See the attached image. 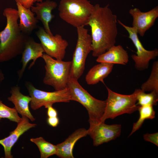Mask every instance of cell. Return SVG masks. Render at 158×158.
Returning <instances> with one entry per match:
<instances>
[{
    "label": "cell",
    "mask_w": 158,
    "mask_h": 158,
    "mask_svg": "<svg viewBox=\"0 0 158 158\" xmlns=\"http://www.w3.org/2000/svg\"><path fill=\"white\" fill-rule=\"evenodd\" d=\"M152 105L138 106V110L139 111V117L137 122L134 123L131 133V135L138 130L141 126L145 120L152 119L155 117V111Z\"/></svg>",
    "instance_id": "obj_21"
},
{
    "label": "cell",
    "mask_w": 158,
    "mask_h": 158,
    "mask_svg": "<svg viewBox=\"0 0 158 158\" xmlns=\"http://www.w3.org/2000/svg\"><path fill=\"white\" fill-rule=\"evenodd\" d=\"M114 65L100 63L94 66L86 75L85 80L87 84L93 85L100 81L104 83V79L112 71Z\"/></svg>",
    "instance_id": "obj_20"
},
{
    "label": "cell",
    "mask_w": 158,
    "mask_h": 158,
    "mask_svg": "<svg viewBox=\"0 0 158 158\" xmlns=\"http://www.w3.org/2000/svg\"><path fill=\"white\" fill-rule=\"evenodd\" d=\"M47 121L48 125L54 127H56L59 122V119L58 116L48 117Z\"/></svg>",
    "instance_id": "obj_28"
},
{
    "label": "cell",
    "mask_w": 158,
    "mask_h": 158,
    "mask_svg": "<svg viewBox=\"0 0 158 158\" xmlns=\"http://www.w3.org/2000/svg\"><path fill=\"white\" fill-rule=\"evenodd\" d=\"M52 104H49L45 107V108L47 109V114L48 117L57 116V111L52 107Z\"/></svg>",
    "instance_id": "obj_27"
},
{
    "label": "cell",
    "mask_w": 158,
    "mask_h": 158,
    "mask_svg": "<svg viewBox=\"0 0 158 158\" xmlns=\"http://www.w3.org/2000/svg\"><path fill=\"white\" fill-rule=\"evenodd\" d=\"M3 14L6 18V24L0 32V62L9 61L22 54L29 37L19 28L17 10L7 8Z\"/></svg>",
    "instance_id": "obj_2"
},
{
    "label": "cell",
    "mask_w": 158,
    "mask_h": 158,
    "mask_svg": "<svg viewBox=\"0 0 158 158\" xmlns=\"http://www.w3.org/2000/svg\"><path fill=\"white\" fill-rule=\"evenodd\" d=\"M30 141L35 144L39 148L41 158H47L56 154V145L46 141L41 137L31 138Z\"/></svg>",
    "instance_id": "obj_22"
},
{
    "label": "cell",
    "mask_w": 158,
    "mask_h": 158,
    "mask_svg": "<svg viewBox=\"0 0 158 158\" xmlns=\"http://www.w3.org/2000/svg\"><path fill=\"white\" fill-rule=\"evenodd\" d=\"M44 51L41 44L36 42L32 38L29 37L22 53L21 68L18 72V79L22 77L26 66L29 61L32 60L29 68L34 65L36 60L40 57H42Z\"/></svg>",
    "instance_id": "obj_13"
},
{
    "label": "cell",
    "mask_w": 158,
    "mask_h": 158,
    "mask_svg": "<svg viewBox=\"0 0 158 158\" xmlns=\"http://www.w3.org/2000/svg\"><path fill=\"white\" fill-rule=\"evenodd\" d=\"M44 49V53L55 59L63 60L66 53L68 43L59 34L51 35L40 27L36 32Z\"/></svg>",
    "instance_id": "obj_10"
},
{
    "label": "cell",
    "mask_w": 158,
    "mask_h": 158,
    "mask_svg": "<svg viewBox=\"0 0 158 158\" xmlns=\"http://www.w3.org/2000/svg\"><path fill=\"white\" fill-rule=\"evenodd\" d=\"M104 122H100L96 124H90V127L87 130L88 135L92 139L94 146H97L115 140L121 134V125H109Z\"/></svg>",
    "instance_id": "obj_11"
},
{
    "label": "cell",
    "mask_w": 158,
    "mask_h": 158,
    "mask_svg": "<svg viewBox=\"0 0 158 158\" xmlns=\"http://www.w3.org/2000/svg\"><path fill=\"white\" fill-rule=\"evenodd\" d=\"M142 91H154L158 93V61L154 62L152 65L150 75L147 80L141 86Z\"/></svg>",
    "instance_id": "obj_23"
},
{
    "label": "cell",
    "mask_w": 158,
    "mask_h": 158,
    "mask_svg": "<svg viewBox=\"0 0 158 158\" xmlns=\"http://www.w3.org/2000/svg\"><path fill=\"white\" fill-rule=\"evenodd\" d=\"M4 79V74L1 70L0 69V81H2Z\"/></svg>",
    "instance_id": "obj_30"
},
{
    "label": "cell",
    "mask_w": 158,
    "mask_h": 158,
    "mask_svg": "<svg viewBox=\"0 0 158 158\" xmlns=\"http://www.w3.org/2000/svg\"><path fill=\"white\" fill-rule=\"evenodd\" d=\"M118 22L127 31L129 38L136 49V54H134L131 56L135 62V68L139 71L146 69L149 67L150 61L155 59L158 56V49H155L151 50H146L140 41L138 34L135 28L125 25L119 20H118Z\"/></svg>",
    "instance_id": "obj_9"
},
{
    "label": "cell",
    "mask_w": 158,
    "mask_h": 158,
    "mask_svg": "<svg viewBox=\"0 0 158 158\" xmlns=\"http://www.w3.org/2000/svg\"><path fill=\"white\" fill-rule=\"evenodd\" d=\"M88 135L87 130L85 128L76 130L64 141L56 145V155L61 158H74L73 150L76 142Z\"/></svg>",
    "instance_id": "obj_17"
},
{
    "label": "cell",
    "mask_w": 158,
    "mask_h": 158,
    "mask_svg": "<svg viewBox=\"0 0 158 158\" xmlns=\"http://www.w3.org/2000/svg\"><path fill=\"white\" fill-rule=\"evenodd\" d=\"M143 138L145 140L150 142L157 146H158V133L152 134L146 133L144 135Z\"/></svg>",
    "instance_id": "obj_26"
},
{
    "label": "cell",
    "mask_w": 158,
    "mask_h": 158,
    "mask_svg": "<svg viewBox=\"0 0 158 158\" xmlns=\"http://www.w3.org/2000/svg\"><path fill=\"white\" fill-rule=\"evenodd\" d=\"M27 8H30L33 6L35 0H15Z\"/></svg>",
    "instance_id": "obj_29"
},
{
    "label": "cell",
    "mask_w": 158,
    "mask_h": 158,
    "mask_svg": "<svg viewBox=\"0 0 158 158\" xmlns=\"http://www.w3.org/2000/svg\"><path fill=\"white\" fill-rule=\"evenodd\" d=\"M17 124L16 128L10 133L9 136L0 140V144L4 147L6 158L13 157L11 154V148L19 138L25 132L37 125L30 123L29 118L25 116H22L21 120Z\"/></svg>",
    "instance_id": "obj_14"
},
{
    "label": "cell",
    "mask_w": 158,
    "mask_h": 158,
    "mask_svg": "<svg viewBox=\"0 0 158 158\" xmlns=\"http://www.w3.org/2000/svg\"><path fill=\"white\" fill-rule=\"evenodd\" d=\"M129 13L133 19L132 27L135 29L138 34L143 37L146 31L154 25L158 18V6L146 12H142L139 9L135 8L130 9Z\"/></svg>",
    "instance_id": "obj_12"
},
{
    "label": "cell",
    "mask_w": 158,
    "mask_h": 158,
    "mask_svg": "<svg viewBox=\"0 0 158 158\" xmlns=\"http://www.w3.org/2000/svg\"><path fill=\"white\" fill-rule=\"evenodd\" d=\"M97 57L96 61L99 63L126 65L129 61L127 51L120 45H114Z\"/></svg>",
    "instance_id": "obj_18"
},
{
    "label": "cell",
    "mask_w": 158,
    "mask_h": 158,
    "mask_svg": "<svg viewBox=\"0 0 158 158\" xmlns=\"http://www.w3.org/2000/svg\"><path fill=\"white\" fill-rule=\"evenodd\" d=\"M11 95L8 98V101L12 102L18 113L22 116L28 118L32 121L35 120L31 114L29 104L31 100L30 96L23 94L20 91V88L18 86L12 87L10 90Z\"/></svg>",
    "instance_id": "obj_16"
},
{
    "label": "cell",
    "mask_w": 158,
    "mask_h": 158,
    "mask_svg": "<svg viewBox=\"0 0 158 158\" xmlns=\"http://www.w3.org/2000/svg\"><path fill=\"white\" fill-rule=\"evenodd\" d=\"M94 9L88 0H61L58 6L60 18L76 28L87 25Z\"/></svg>",
    "instance_id": "obj_4"
},
{
    "label": "cell",
    "mask_w": 158,
    "mask_h": 158,
    "mask_svg": "<svg viewBox=\"0 0 158 158\" xmlns=\"http://www.w3.org/2000/svg\"><path fill=\"white\" fill-rule=\"evenodd\" d=\"M67 87L69 89L71 101L78 102L87 110L90 124L101 122L106 105V100H101L93 97L79 84L78 80L70 77Z\"/></svg>",
    "instance_id": "obj_3"
},
{
    "label": "cell",
    "mask_w": 158,
    "mask_h": 158,
    "mask_svg": "<svg viewBox=\"0 0 158 158\" xmlns=\"http://www.w3.org/2000/svg\"><path fill=\"white\" fill-rule=\"evenodd\" d=\"M25 86L31 100L30 106L33 110L42 106L59 102H69L71 101V95L68 87L60 90L46 92L36 88L30 82H26Z\"/></svg>",
    "instance_id": "obj_8"
},
{
    "label": "cell",
    "mask_w": 158,
    "mask_h": 158,
    "mask_svg": "<svg viewBox=\"0 0 158 158\" xmlns=\"http://www.w3.org/2000/svg\"><path fill=\"white\" fill-rule=\"evenodd\" d=\"M108 97L101 122L108 118L114 119L124 114H131L138 110L137 96L140 89H136L132 94L123 95L114 92L107 87Z\"/></svg>",
    "instance_id": "obj_5"
},
{
    "label": "cell",
    "mask_w": 158,
    "mask_h": 158,
    "mask_svg": "<svg viewBox=\"0 0 158 158\" xmlns=\"http://www.w3.org/2000/svg\"><path fill=\"white\" fill-rule=\"evenodd\" d=\"M43 1V0H35L34 2H41Z\"/></svg>",
    "instance_id": "obj_31"
},
{
    "label": "cell",
    "mask_w": 158,
    "mask_h": 158,
    "mask_svg": "<svg viewBox=\"0 0 158 158\" xmlns=\"http://www.w3.org/2000/svg\"><path fill=\"white\" fill-rule=\"evenodd\" d=\"M17 8L19 28L22 32L29 35L37 27L38 20L30 8H27L16 1Z\"/></svg>",
    "instance_id": "obj_19"
},
{
    "label": "cell",
    "mask_w": 158,
    "mask_h": 158,
    "mask_svg": "<svg viewBox=\"0 0 158 158\" xmlns=\"http://www.w3.org/2000/svg\"><path fill=\"white\" fill-rule=\"evenodd\" d=\"M137 99V105H156L158 101V93L152 91L150 93H146L140 89Z\"/></svg>",
    "instance_id": "obj_24"
},
{
    "label": "cell",
    "mask_w": 158,
    "mask_h": 158,
    "mask_svg": "<svg viewBox=\"0 0 158 158\" xmlns=\"http://www.w3.org/2000/svg\"><path fill=\"white\" fill-rule=\"evenodd\" d=\"M118 20L109 7L98 4L94 9L87 25L91 30L92 51L93 56L97 57L115 45L118 34Z\"/></svg>",
    "instance_id": "obj_1"
},
{
    "label": "cell",
    "mask_w": 158,
    "mask_h": 158,
    "mask_svg": "<svg viewBox=\"0 0 158 158\" xmlns=\"http://www.w3.org/2000/svg\"><path fill=\"white\" fill-rule=\"evenodd\" d=\"M57 6V3L50 0H46L41 2H37L35 6H32L30 9L36 14V18L42 23L44 29L49 34L53 35L49 25V23L54 18L51 12Z\"/></svg>",
    "instance_id": "obj_15"
},
{
    "label": "cell",
    "mask_w": 158,
    "mask_h": 158,
    "mask_svg": "<svg viewBox=\"0 0 158 158\" xmlns=\"http://www.w3.org/2000/svg\"><path fill=\"white\" fill-rule=\"evenodd\" d=\"M76 29L78 39L71 61L70 77L78 80L84 71L86 58L92 51V38L84 26Z\"/></svg>",
    "instance_id": "obj_7"
},
{
    "label": "cell",
    "mask_w": 158,
    "mask_h": 158,
    "mask_svg": "<svg viewBox=\"0 0 158 158\" xmlns=\"http://www.w3.org/2000/svg\"><path fill=\"white\" fill-rule=\"evenodd\" d=\"M15 107H9L3 104L0 100V121L3 118H6L10 121L18 123L21 120L18 115Z\"/></svg>",
    "instance_id": "obj_25"
},
{
    "label": "cell",
    "mask_w": 158,
    "mask_h": 158,
    "mask_svg": "<svg viewBox=\"0 0 158 158\" xmlns=\"http://www.w3.org/2000/svg\"><path fill=\"white\" fill-rule=\"evenodd\" d=\"M42 58L45 63L44 84L52 87L55 90H61L67 87L71 61L54 59L45 53Z\"/></svg>",
    "instance_id": "obj_6"
}]
</instances>
